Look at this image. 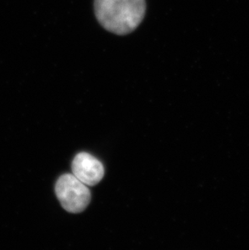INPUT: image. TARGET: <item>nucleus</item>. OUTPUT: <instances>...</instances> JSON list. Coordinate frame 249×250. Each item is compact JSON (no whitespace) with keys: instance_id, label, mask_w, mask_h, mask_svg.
<instances>
[{"instance_id":"obj_1","label":"nucleus","mask_w":249,"mask_h":250,"mask_svg":"<svg viewBox=\"0 0 249 250\" xmlns=\"http://www.w3.org/2000/svg\"><path fill=\"white\" fill-rule=\"evenodd\" d=\"M95 14L106 30L126 35L135 30L146 13L145 0H95Z\"/></svg>"},{"instance_id":"obj_2","label":"nucleus","mask_w":249,"mask_h":250,"mask_svg":"<svg viewBox=\"0 0 249 250\" xmlns=\"http://www.w3.org/2000/svg\"><path fill=\"white\" fill-rule=\"evenodd\" d=\"M55 192L62 208L70 213L82 212L91 201V193L87 185L73 174H64L59 177Z\"/></svg>"},{"instance_id":"obj_3","label":"nucleus","mask_w":249,"mask_h":250,"mask_svg":"<svg viewBox=\"0 0 249 250\" xmlns=\"http://www.w3.org/2000/svg\"><path fill=\"white\" fill-rule=\"evenodd\" d=\"M72 172L80 182L87 186H95L104 175L103 165L96 157L86 152L76 155L72 162Z\"/></svg>"}]
</instances>
